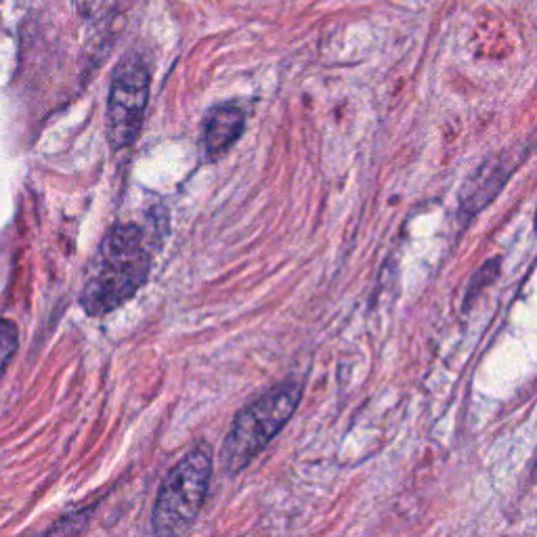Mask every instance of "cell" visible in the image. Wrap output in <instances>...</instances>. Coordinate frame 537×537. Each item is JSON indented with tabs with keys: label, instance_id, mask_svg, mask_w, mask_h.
Listing matches in <instances>:
<instances>
[{
	"label": "cell",
	"instance_id": "8",
	"mask_svg": "<svg viewBox=\"0 0 537 537\" xmlns=\"http://www.w3.org/2000/svg\"><path fill=\"white\" fill-rule=\"evenodd\" d=\"M17 351V330L7 319H0V378Z\"/></svg>",
	"mask_w": 537,
	"mask_h": 537
},
{
	"label": "cell",
	"instance_id": "3",
	"mask_svg": "<svg viewBox=\"0 0 537 537\" xmlns=\"http://www.w3.org/2000/svg\"><path fill=\"white\" fill-rule=\"evenodd\" d=\"M212 479V454L200 447L181 460L166 477L156 498L152 525L156 535L185 533L204 506Z\"/></svg>",
	"mask_w": 537,
	"mask_h": 537
},
{
	"label": "cell",
	"instance_id": "6",
	"mask_svg": "<svg viewBox=\"0 0 537 537\" xmlns=\"http://www.w3.org/2000/svg\"><path fill=\"white\" fill-rule=\"evenodd\" d=\"M517 164L519 162L508 164V154L489 162V166L479 170V175L475 179L468 181L466 193L462 196V206L468 212H477L479 208L489 204V200L500 191V187L506 183L508 175L512 173Z\"/></svg>",
	"mask_w": 537,
	"mask_h": 537
},
{
	"label": "cell",
	"instance_id": "7",
	"mask_svg": "<svg viewBox=\"0 0 537 537\" xmlns=\"http://www.w3.org/2000/svg\"><path fill=\"white\" fill-rule=\"evenodd\" d=\"M131 0H74L78 13L87 19H105L122 11Z\"/></svg>",
	"mask_w": 537,
	"mask_h": 537
},
{
	"label": "cell",
	"instance_id": "2",
	"mask_svg": "<svg viewBox=\"0 0 537 537\" xmlns=\"http://www.w3.org/2000/svg\"><path fill=\"white\" fill-rule=\"evenodd\" d=\"M300 397H303L300 384H279L277 389L256 399L235 416L221 449V466L225 475H240L261 454L294 416Z\"/></svg>",
	"mask_w": 537,
	"mask_h": 537
},
{
	"label": "cell",
	"instance_id": "4",
	"mask_svg": "<svg viewBox=\"0 0 537 537\" xmlns=\"http://www.w3.org/2000/svg\"><path fill=\"white\" fill-rule=\"evenodd\" d=\"M147 101L149 70L141 57L128 55L114 72L110 99H107V139L116 152L137 141Z\"/></svg>",
	"mask_w": 537,
	"mask_h": 537
},
{
	"label": "cell",
	"instance_id": "1",
	"mask_svg": "<svg viewBox=\"0 0 537 537\" xmlns=\"http://www.w3.org/2000/svg\"><path fill=\"white\" fill-rule=\"evenodd\" d=\"M152 271V248L147 233L133 223L116 225L105 235L80 296L91 317H101L128 303Z\"/></svg>",
	"mask_w": 537,
	"mask_h": 537
},
{
	"label": "cell",
	"instance_id": "5",
	"mask_svg": "<svg viewBox=\"0 0 537 537\" xmlns=\"http://www.w3.org/2000/svg\"><path fill=\"white\" fill-rule=\"evenodd\" d=\"M246 118L238 105L225 103L210 110L204 122V147L210 156H221L244 133Z\"/></svg>",
	"mask_w": 537,
	"mask_h": 537
}]
</instances>
